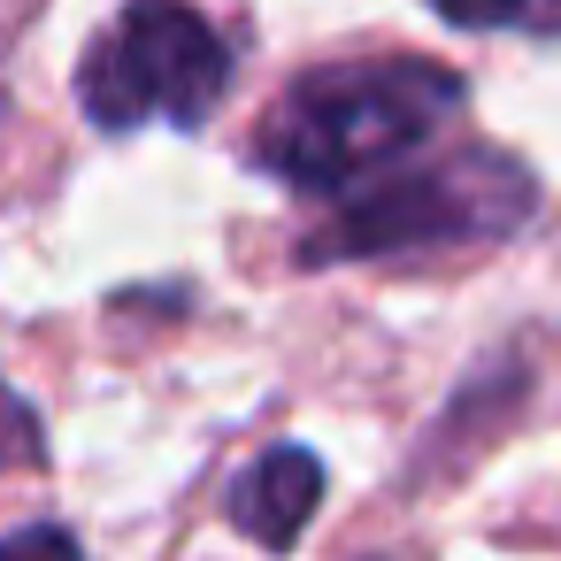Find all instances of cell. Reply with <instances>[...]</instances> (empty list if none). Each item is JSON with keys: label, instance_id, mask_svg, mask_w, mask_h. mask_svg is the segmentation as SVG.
<instances>
[{"label": "cell", "instance_id": "cell-6", "mask_svg": "<svg viewBox=\"0 0 561 561\" xmlns=\"http://www.w3.org/2000/svg\"><path fill=\"white\" fill-rule=\"evenodd\" d=\"M24 461H39V415H32V400L0 385V469H24Z\"/></svg>", "mask_w": 561, "mask_h": 561}, {"label": "cell", "instance_id": "cell-5", "mask_svg": "<svg viewBox=\"0 0 561 561\" xmlns=\"http://www.w3.org/2000/svg\"><path fill=\"white\" fill-rule=\"evenodd\" d=\"M431 16L461 24V32H530V39H561V0H423Z\"/></svg>", "mask_w": 561, "mask_h": 561}, {"label": "cell", "instance_id": "cell-7", "mask_svg": "<svg viewBox=\"0 0 561 561\" xmlns=\"http://www.w3.org/2000/svg\"><path fill=\"white\" fill-rule=\"evenodd\" d=\"M0 561H85V546H78L62 523H32V530H9V538H0Z\"/></svg>", "mask_w": 561, "mask_h": 561}, {"label": "cell", "instance_id": "cell-2", "mask_svg": "<svg viewBox=\"0 0 561 561\" xmlns=\"http://www.w3.org/2000/svg\"><path fill=\"white\" fill-rule=\"evenodd\" d=\"M538 208V178L523 154L500 147H454L438 162H400L377 185L346 193L316 239H300V270L323 262H392L431 247H484L523 231Z\"/></svg>", "mask_w": 561, "mask_h": 561}, {"label": "cell", "instance_id": "cell-4", "mask_svg": "<svg viewBox=\"0 0 561 561\" xmlns=\"http://www.w3.org/2000/svg\"><path fill=\"white\" fill-rule=\"evenodd\" d=\"M316 507H323V461H316L308 446H270V454H254V461L239 469V484H231V523H239L254 546H270V553L300 546V530H308Z\"/></svg>", "mask_w": 561, "mask_h": 561}, {"label": "cell", "instance_id": "cell-1", "mask_svg": "<svg viewBox=\"0 0 561 561\" xmlns=\"http://www.w3.org/2000/svg\"><path fill=\"white\" fill-rule=\"evenodd\" d=\"M469 101L461 70L423 62V55H362V62H323L300 70L277 108L254 124L247 154L270 170L285 193L308 201H346L377 185L400 162H423L454 108Z\"/></svg>", "mask_w": 561, "mask_h": 561}, {"label": "cell", "instance_id": "cell-3", "mask_svg": "<svg viewBox=\"0 0 561 561\" xmlns=\"http://www.w3.org/2000/svg\"><path fill=\"white\" fill-rule=\"evenodd\" d=\"M239 78L231 39L193 9V0H124L93 55L78 62V108L93 131L124 139L147 124L201 131Z\"/></svg>", "mask_w": 561, "mask_h": 561}, {"label": "cell", "instance_id": "cell-8", "mask_svg": "<svg viewBox=\"0 0 561 561\" xmlns=\"http://www.w3.org/2000/svg\"><path fill=\"white\" fill-rule=\"evenodd\" d=\"M0 131H9V55H0Z\"/></svg>", "mask_w": 561, "mask_h": 561}]
</instances>
